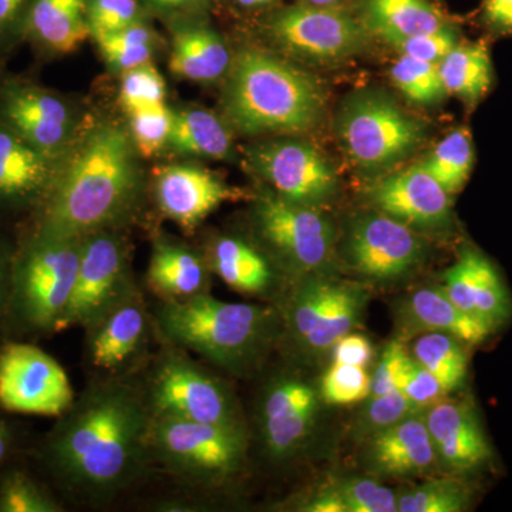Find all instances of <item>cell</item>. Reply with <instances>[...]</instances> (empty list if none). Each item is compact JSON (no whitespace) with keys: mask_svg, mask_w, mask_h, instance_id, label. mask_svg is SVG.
<instances>
[{"mask_svg":"<svg viewBox=\"0 0 512 512\" xmlns=\"http://www.w3.org/2000/svg\"><path fill=\"white\" fill-rule=\"evenodd\" d=\"M150 421L137 379H92L37 444L35 458L69 500L109 504L151 467Z\"/></svg>","mask_w":512,"mask_h":512,"instance_id":"6da1fadb","label":"cell"},{"mask_svg":"<svg viewBox=\"0 0 512 512\" xmlns=\"http://www.w3.org/2000/svg\"><path fill=\"white\" fill-rule=\"evenodd\" d=\"M137 153L130 131L100 124L77 153L64 157L49 197L26 224L77 238L120 229L140 204L143 178Z\"/></svg>","mask_w":512,"mask_h":512,"instance_id":"7a4b0ae2","label":"cell"},{"mask_svg":"<svg viewBox=\"0 0 512 512\" xmlns=\"http://www.w3.org/2000/svg\"><path fill=\"white\" fill-rule=\"evenodd\" d=\"M153 319L160 342L237 377L261 370L284 336L276 305L225 302L211 292L185 302H160Z\"/></svg>","mask_w":512,"mask_h":512,"instance_id":"3957f363","label":"cell"},{"mask_svg":"<svg viewBox=\"0 0 512 512\" xmlns=\"http://www.w3.org/2000/svg\"><path fill=\"white\" fill-rule=\"evenodd\" d=\"M325 103L316 77L255 49L232 59L222 93L229 123L247 136L311 130L322 120Z\"/></svg>","mask_w":512,"mask_h":512,"instance_id":"277c9868","label":"cell"},{"mask_svg":"<svg viewBox=\"0 0 512 512\" xmlns=\"http://www.w3.org/2000/svg\"><path fill=\"white\" fill-rule=\"evenodd\" d=\"M80 252L82 238L23 225L13 255L5 340L33 342L63 332Z\"/></svg>","mask_w":512,"mask_h":512,"instance_id":"5b68a950","label":"cell"},{"mask_svg":"<svg viewBox=\"0 0 512 512\" xmlns=\"http://www.w3.org/2000/svg\"><path fill=\"white\" fill-rule=\"evenodd\" d=\"M138 380L148 412L158 419L194 421L248 431L235 390L187 350L160 342Z\"/></svg>","mask_w":512,"mask_h":512,"instance_id":"8992f818","label":"cell"},{"mask_svg":"<svg viewBox=\"0 0 512 512\" xmlns=\"http://www.w3.org/2000/svg\"><path fill=\"white\" fill-rule=\"evenodd\" d=\"M249 220L259 247L289 281L333 275L336 229L320 208L285 200L268 188L256 195Z\"/></svg>","mask_w":512,"mask_h":512,"instance_id":"52a82bcc","label":"cell"},{"mask_svg":"<svg viewBox=\"0 0 512 512\" xmlns=\"http://www.w3.org/2000/svg\"><path fill=\"white\" fill-rule=\"evenodd\" d=\"M248 431L214 424L151 417V466L190 487H217L241 473L247 461Z\"/></svg>","mask_w":512,"mask_h":512,"instance_id":"ba28073f","label":"cell"},{"mask_svg":"<svg viewBox=\"0 0 512 512\" xmlns=\"http://www.w3.org/2000/svg\"><path fill=\"white\" fill-rule=\"evenodd\" d=\"M279 296L284 335L306 355L329 352L359 325L369 292L365 286L340 281L333 275L296 279Z\"/></svg>","mask_w":512,"mask_h":512,"instance_id":"9c48e42d","label":"cell"},{"mask_svg":"<svg viewBox=\"0 0 512 512\" xmlns=\"http://www.w3.org/2000/svg\"><path fill=\"white\" fill-rule=\"evenodd\" d=\"M336 131L346 156L366 173L390 170L424 138L423 124L380 92L350 97L339 111Z\"/></svg>","mask_w":512,"mask_h":512,"instance_id":"30bf717a","label":"cell"},{"mask_svg":"<svg viewBox=\"0 0 512 512\" xmlns=\"http://www.w3.org/2000/svg\"><path fill=\"white\" fill-rule=\"evenodd\" d=\"M157 336L153 312L141 289H133L84 328L83 359L92 379H136L150 362Z\"/></svg>","mask_w":512,"mask_h":512,"instance_id":"8fae6325","label":"cell"},{"mask_svg":"<svg viewBox=\"0 0 512 512\" xmlns=\"http://www.w3.org/2000/svg\"><path fill=\"white\" fill-rule=\"evenodd\" d=\"M262 28L286 52L316 63L355 56L365 49L370 36L359 16L342 6L305 2L272 10Z\"/></svg>","mask_w":512,"mask_h":512,"instance_id":"7c38bea8","label":"cell"},{"mask_svg":"<svg viewBox=\"0 0 512 512\" xmlns=\"http://www.w3.org/2000/svg\"><path fill=\"white\" fill-rule=\"evenodd\" d=\"M76 400L69 376L55 357L28 340L0 343V409L60 417Z\"/></svg>","mask_w":512,"mask_h":512,"instance_id":"4fadbf2b","label":"cell"},{"mask_svg":"<svg viewBox=\"0 0 512 512\" xmlns=\"http://www.w3.org/2000/svg\"><path fill=\"white\" fill-rule=\"evenodd\" d=\"M130 248L120 229L82 238L79 271L63 319V330L86 328L136 288Z\"/></svg>","mask_w":512,"mask_h":512,"instance_id":"5bb4252c","label":"cell"},{"mask_svg":"<svg viewBox=\"0 0 512 512\" xmlns=\"http://www.w3.org/2000/svg\"><path fill=\"white\" fill-rule=\"evenodd\" d=\"M343 255L350 268L367 281L390 284L423 265L427 244L416 229L375 211L350 222Z\"/></svg>","mask_w":512,"mask_h":512,"instance_id":"9a60e30c","label":"cell"},{"mask_svg":"<svg viewBox=\"0 0 512 512\" xmlns=\"http://www.w3.org/2000/svg\"><path fill=\"white\" fill-rule=\"evenodd\" d=\"M0 124L57 160L72 150L76 133L72 107L62 96L32 80L0 76Z\"/></svg>","mask_w":512,"mask_h":512,"instance_id":"2e32d148","label":"cell"},{"mask_svg":"<svg viewBox=\"0 0 512 512\" xmlns=\"http://www.w3.org/2000/svg\"><path fill=\"white\" fill-rule=\"evenodd\" d=\"M318 390L293 373L272 376L256 404V430L265 456L274 463L291 460L305 446L315 427Z\"/></svg>","mask_w":512,"mask_h":512,"instance_id":"e0dca14e","label":"cell"},{"mask_svg":"<svg viewBox=\"0 0 512 512\" xmlns=\"http://www.w3.org/2000/svg\"><path fill=\"white\" fill-rule=\"evenodd\" d=\"M248 156L254 173L285 200L322 208L338 191L332 165L305 141H271L251 148Z\"/></svg>","mask_w":512,"mask_h":512,"instance_id":"ac0fdd59","label":"cell"},{"mask_svg":"<svg viewBox=\"0 0 512 512\" xmlns=\"http://www.w3.org/2000/svg\"><path fill=\"white\" fill-rule=\"evenodd\" d=\"M63 160L36 150L0 124V218L32 220L49 197Z\"/></svg>","mask_w":512,"mask_h":512,"instance_id":"d6986e66","label":"cell"},{"mask_svg":"<svg viewBox=\"0 0 512 512\" xmlns=\"http://www.w3.org/2000/svg\"><path fill=\"white\" fill-rule=\"evenodd\" d=\"M450 197L421 164L387 175L367 190V200L376 211L417 232H444L451 227Z\"/></svg>","mask_w":512,"mask_h":512,"instance_id":"ffe728a7","label":"cell"},{"mask_svg":"<svg viewBox=\"0 0 512 512\" xmlns=\"http://www.w3.org/2000/svg\"><path fill=\"white\" fill-rule=\"evenodd\" d=\"M437 463L450 476H464L490 463V443L470 400H446L423 414Z\"/></svg>","mask_w":512,"mask_h":512,"instance_id":"44dd1931","label":"cell"},{"mask_svg":"<svg viewBox=\"0 0 512 512\" xmlns=\"http://www.w3.org/2000/svg\"><path fill=\"white\" fill-rule=\"evenodd\" d=\"M154 197L161 214L187 234L239 192L218 175L195 165H171L157 174Z\"/></svg>","mask_w":512,"mask_h":512,"instance_id":"7402d4cb","label":"cell"},{"mask_svg":"<svg viewBox=\"0 0 512 512\" xmlns=\"http://www.w3.org/2000/svg\"><path fill=\"white\" fill-rule=\"evenodd\" d=\"M212 275L242 295L274 299L285 292V275L261 247L235 235H215L202 251Z\"/></svg>","mask_w":512,"mask_h":512,"instance_id":"603a6c76","label":"cell"},{"mask_svg":"<svg viewBox=\"0 0 512 512\" xmlns=\"http://www.w3.org/2000/svg\"><path fill=\"white\" fill-rule=\"evenodd\" d=\"M366 461L376 474L394 478L419 477L439 464L423 414L370 436Z\"/></svg>","mask_w":512,"mask_h":512,"instance_id":"cb8c5ba5","label":"cell"},{"mask_svg":"<svg viewBox=\"0 0 512 512\" xmlns=\"http://www.w3.org/2000/svg\"><path fill=\"white\" fill-rule=\"evenodd\" d=\"M211 278L202 252L178 239H154L146 284L160 302H185L210 293Z\"/></svg>","mask_w":512,"mask_h":512,"instance_id":"d4e9b609","label":"cell"},{"mask_svg":"<svg viewBox=\"0 0 512 512\" xmlns=\"http://www.w3.org/2000/svg\"><path fill=\"white\" fill-rule=\"evenodd\" d=\"M404 335L443 332L463 340L468 346L478 345L491 335V330L458 309L441 286L420 288L400 303L397 311Z\"/></svg>","mask_w":512,"mask_h":512,"instance_id":"484cf974","label":"cell"},{"mask_svg":"<svg viewBox=\"0 0 512 512\" xmlns=\"http://www.w3.org/2000/svg\"><path fill=\"white\" fill-rule=\"evenodd\" d=\"M90 0H33L25 40L43 56L66 55L90 36Z\"/></svg>","mask_w":512,"mask_h":512,"instance_id":"4316f807","label":"cell"},{"mask_svg":"<svg viewBox=\"0 0 512 512\" xmlns=\"http://www.w3.org/2000/svg\"><path fill=\"white\" fill-rule=\"evenodd\" d=\"M183 18L174 33L171 72L198 83L221 79L232 62L224 40L197 15Z\"/></svg>","mask_w":512,"mask_h":512,"instance_id":"83f0119b","label":"cell"},{"mask_svg":"<svg viewBox=\"0 0 512 512\" xmlns=\"http://www.w3.org/2000/svg\"><path fill=\"white\" fill-rule=\"evenodd\" d=\"M356 15L370 36L380 37L393 47L407 37L450 23L431 0H360Z\"/></svg>","mask_w":512,"mask_h":512,"instance_id":"f1b7e54d","label":"cell"},{"mask_svg":"<svg viewBox=\"0 0 512 512\" xmlns=\"http://www.w3.org/2000/svg\"><path fill=\"white\" fill-rule=\"evenodd\" d=\"M439 72L447 94L458 97L473 110L490 93L494 84V66L485 40L460 43L439 63Z\"/></svg>","mask_w":512,"mask_h":512,"instance_id":"f546056e","label":"cell"},{"mask_svg":"<svg viewBox=\"0 0 512 512\" xmlns=\"http://www.w3.org/2000/svg\"><path fill=\"white\" fill-rule=\"evenodd\" d=\"M167 147L183 156L222 160L231 156V131L211 111L185 109L174 113Z\"/></svg>","mask_w":512,"mask_h":512,"instance_id":"4dcf8cb0","label":"cell"},{"mask_svg":"<svg viewBox=\"0 0 512 512\" xmlns=\"http://www.w3.org/2000/svg\"><path fill=\"white\" fill-rule=\"evenodd\" d=\"M467 346L447 333L427 332L414 343L412 356L451 393L466 380L470 362Z\"/></svg>","mask_w":512,"mask_h":512,"instance_id":"1f68e13d","label":"cell"},{"mask_svg":"<svg viewBox=\"0 0 512 512\" xmlns=\"http://www.w3.org/2000/svg\"><path fill=\"white\" fill-rule=\"evenodd\" d=\"M474 161L473 137L468 128L460 127L448 133L421 165L448 194L453 195L466 185Z\"/></svg>","mask_w":512,"mask_h":512,"instance_id":"d6a6232c","label":"cell"},{"mask_svg":"<svg viewBox=\"0 0 512 512\" xmlns=\"http://www.w3.org/2000/svg\"><path fill=\"white\" fill-rule=\"evenodd\" d=\"M63 505L45 484L10 461L0 468V512H62Z\"/></svg>","mask_w":512,"mask_h":512,"instance_id":"836d02e7","label":"cell"},{"mask_svg":"<svg viewBox=\"0 0 512 512\" xmlns=\"http://www.w3.org/2000/svg\"><path fill=\"white\" fill-rule=\"evenodd\" d=\"M471 491L457 476L433 478L397 498L399 512H460L467 510Z\"/></svg>","mask_w":512,"mask_h":512,"instance_id":"e575fe53","label":"cell"},{"mask_svg":"<svg viewBox=\"0 0 512 512\" xmlns=\"http://www.w3.org/2000/svg\"><path fill=\"white\" fill-rule=\"evenodd\" d=\"M474 305L477 318L491 330L503 326L511 316V299L500 274L487 256L477 251Z\"/></svg>","mask_w":512,"mask_h":512,"instance_id":"d590c367","label":"cell"},{"mask_svg":"<svg viewBox=\"0 0 512 512\" xmlns=\"http://www.w3.org/2000/svg\"><path fill=\"white\" fill-rule=\"evenodd\" d=\"M96 42L104 59L116 72L126 73L141 64L150 63L153 56V32L144 19L120 32L96 37Z\"/></svg>","mask_w":512,"mask_h":512,"instance_id":"8d00e7d4","label":"cell"},{"mask_svg":"<svg viewBox=\"0 0 512 512\" xmlns=\"http://www.w3.org/2000/svg\"><path fill=\"white\" fill-rule=\"evenodd\" d=\"M390 76L403 96L420 106H433L446 97L439 64L402 56L393 64Z\"/></svg>","mask_w":512,"mask_h":512,"instance_id":"74e56055","label":"cell"},{"mask_svg":"<svg viewBox=\"0 0 512 512\" xmlns=\"http://www.w3.org/2000/svg\"><path fill=\"white\" fill-rule=\"evenodd\" d=\"M372 376L366 367L333 362L320 383V397L332 406H350L370 396Z\"/></svg>","mask_w":512,"mask_h":512,"instance_id":"f35d334b","label":"cell"},{"mask_svg":"<svg viewBox=\"0 0 512 512\" xmlns=\"http://www.w3.org/2000/svg\"><path fill=\"white\" fill-rule=\"evenodd\" d=\"M419 414L423 413L407 399L406 394L394 389L382 396L369 397V402L357 416L355 431L357 436L369 439L373 434Z\"/></svg>","mask_w":512,"mask_h":512,"instance_id":"ab89813d","label":"cell"},{"mask_svg":"<svg viewBox=\"0 0 512 512\" xmlns=\"http://www.w3.org/2000/svg\"><path fill=\"white\" fill-rule=\"evenodd\" d=\"M174 113L165 104L130 113V134L138 154L156 156L167 147L173 128Z\"/></svg>","mask_w":512,"mask_h":512,"instance_id":"60d3db41","label":"cell"},{"mask_svg":"<svg viewBox=\"0 0 512 512\" xmlns=\"http://www.w3.org/2000/svg\"><path fill=\"white\" fill-rule=\"evenodd\" d=\"M165 83L150 63L141 64L123 73L120 100L128 114L164 104Z\"/></svg>","mask_w":512,"mask_h":512,"instance_id":"b9f144b4","label":"cell"},{"mask_svg":"<svg viewBox=\"0 0 512 512\" xmlns=\"http://www.w3.org/2000/svg\"><path fill=\"white\" fill-rule=\"evenodd\" d=\"M336 490L346 512H397V494L373 478H348L339 481Z\"/></svg>","mask_w":512,"mask_h":512,"instance_id":"7bdbcfd3","label":"cell"},{"mask_svg":"<svg viewBox=\"0 0 512 512\" xmlns=\"http://www.w3.org/2000/svg\"><path fill=\"white\" fill-rule=\"evenodd\" d=\"M144 6L141 0H90V36L110 35L134 25L144 19Z\"/></svg>","mask_w":512,"mask_h":512,"instance_id":"ee69618b","label":"cell"},{"mask_svg":"<svg viewBox=\"0 0 512 512\" xmlns=\"http://www.w3.org/2000/svg\"><path fill=\"white\" fill-rule=\"evenodd\" d=\"M461 40L463 39L458 26L450 22L431 32L407 37L394 47L402 56L439 64Z\"/></svg>","mask_w":512,"mask_h":512,"instance_id":"f6af8a7d","label":"cell"},{"mask_svg":"<svg viewBox=\"0 0 512 512\" xmlns=\"http://www.w3.org/2000/svg\"><path fill=\"white\" fill-rule=\"evenodd\" d=\"M399 387L423 414L448 396L447 390L436 376L410 355L404 363Z\"/></svg>","mask_w":512,"mask_h":512,"instance_id":"bcb514c9","label":"cell"},{"mask_svg":"<svg viewBox=\"0 0 512 512\" xmlns=\"http://www.w3.org/2000/svg\"><path fill=\"white\" fill-rule=\"evenodd\" d=\"M33 0H0V66L8 53L25 40Z\"/></svg>","mask_w":512,"mask_h":512,"instance_id":"7dc6e473","label":"cell"},{"mask_svg":"<svg viewBox=\"0 0 512 512\" xmlns=\"http://www.w3.org/2000/svg\"><path fill=\"white\" fill-rule=\"evenodd\" d=\"M407 357H409V352H407L402 339L392 340L384 348L372 376V389H370L369 397L382 396L394 389H400V379H402Z\"/></svg>","mask_w":512,"mask_h":512,"instance_id":"c3c4849f","label":"cell"},{"mask_svg":"<svg viewBox=\"0 0 512 512\" xmlns=\"http://www.w3.org/2000/svg\"><path fill=\"white\" fill-rule=\"evenodd\" d=\"M478 20L490 36H512V0H481Z\"/></svg>","mask_w":512,"mask_h":512,"instance_id":"681fc988","label":"cell"},{"mask_svg":"<svg viewBox=\"0 0 512 512\" xmlns=\"http://www.w3.org/2000/svg\"><path fill=\"white\" fill-rule=\"evenodd\" d=\"M333 362L348 363V365H356L366 367L372 363L375 357V349L366 336L360 333L350 332L343 336L333 346Z\"/></svg>","mask_w":512,"mask_h":512,"instance_id":"f907efd6","label":"cell"},{"mask_svg":"<svg viewBox=\"0 0 512 512\" xmlns=\"http://www.w3.org/2000/svg\"><path fill=\"white\" fill-rule=\"evenodd\" d=\"M2 221V218H0ZM15 237H6L0 228V343L5 340V320L8 312L10 281H12L13 255L16 249Z\"/></svg>","mask_w":512,"mask_h":512,"instance_id":"816d5d0a","label":"cell"},{"mask_svg":"<svg viewBox=\"0 0 512 512\" xmlns=\"http://www.w3.org/2000/svg\"><path fill=\"white\" fill-rule=\"evenodd\" d=\"M211 0H141L144 8L165 16L200 15L210 5Z\"/></svg>","mask_w":512,"mask_h":512,"instance_id":"f5cc1de1","label":"cell"},{"mask_svg":"<svg viewBox=\"0 0 512 512\" xmlns=\"http://www.w3.org/2000/svg\"><path fill=\"white\" fill-rule=\"evenodd\" d=\"M299 510L308 512H346V507L335 485H332V487L320 491L319 494L313 495L311 500L306 501Z\"/></svg>","mask_w":512,"mask_h":512,"instance_id":"db71d44e","label":"cell"},{"mask_svg":"<svg viewBox=\"0 0 512 512\" xmlns=\"http://www.w3.org/2000/svg\"><path fill=\"white\" fill-rule=\"evenodd\" d=\"M2 412L3 410L0 409V468L13 461L18 451V434Z\"/></svg>","mask_w":512,"mask_h":512,"instance_id":"11a10c76","label":"cell"},{"mask_svg":"<svg viewBox=\"0 0 512 512\" xmlns=\"http://www.w3.org/2000/svg\"><path fill=\"white\" fill-rule=\"evenodd\" d=\"M232 2L237 3V5L242 6V8L262 9L269 8V6L274 5V3H278L279 0H232Z\"/></svg>","mask_w":512,"mask_h":512,"instance_id":"9f6ffc18","label":"cell"},{"mask_svg":"<svg viewBox=\"0 0 512 512\" xmlns=\"http://www.w3.org/2000/svg\"><path fill=\"white\" fill-rule=\"evenodd\" d=\"M302 2L315 6H339L345 0H302Z\"/></svg>","mask_w":512,"mask_h":512,"instance_id":"6f0895ef","label":"cell"}]
</instances>
